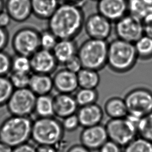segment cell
I'll use <instances>...</instances> for the list:
<instances>
[{"instance_id":"41","label":"cell","mask_w":152,"mask_h":152,"mask_svg":"<svg viewBox=\"0 0 152 152\" xmlns=\"http://www.w3.org/2000/svg\"><path fill=\"white\" fill-rule=\"evenodd\" d=\"M12 152H37V148L28 142L14 148Z\"/></svg>"},{"instance_id":"26","label":"cell","mask_w":152,"mask_h":152,"mask_svg":"<svg viewBox=\"0 0 152 152\" xmlns=\"http://www.w3.org/2000/svg\"><path fill=\"white\" fill-rule=\"evenodd\" d=\"M79 107L97 103L99 94L97 89L80 88L74 95Z\"/></svg>"},{"instance_id":"45","label":"cell","mask_w":152,"mask_h":152,"mask_svg":"<svg viewBox=\"0 0 152 152\" xmlns=\"http://www.w3.org/2000/svg\"><path fill=\"white\" fill-rule=\"evenodd\" d=\"M61 3H69V4H75L82 6L85 0H60Z\"/></svg>"},{"instance_id":"39","label":"cell","mask_w":152,"mask_h":152,"mask_svg":"<svg viewBox=\"0 0 152 152\" xmlns=\"http://www.w3.org/2000/svg\"><path fill=\"white\" fill-rule=\"evenodd\" d=\"M12 19L10 15L6 10H2L0 12V28L3 29H6L10 25Z\"/></svg>"},{"instance_id":"10","label":"cell","mask_w":152,"mask_h":152,"mask_svg":"<svg viewBox=\"0 0 152 152\" xmlns=\"http://www.w3.org/2000/svg\"><path fill=\"white\" fill-rule=\"evenodd\" d=\"M115 23L114 31L118 39L134 44L144 35L142 21L129 14Z\"/></svg>"},{"instance_id":"8","label":"cell","mask_w":152,"mask_h":152,"mask_svg":"<svg viewBox=\"0 0 152 152\" xmlns=\"http://www.w3.org/2000/svg\"><path fill=\"white\" fill-rule=\"evenodd\" d=\"M128 115L137 119L152 111V93L145 88H137L130 91L124 99Z\"/></svg>"},{"instance_id":"30","label":"cell","mask_w":152,"mask_h":152,"mask_svg":"<svg viewBox=\"0 0 152 152\" xmlns=\"http://www.w3.org/2000/svg\"><path fill=\"white\" fill-rule=\"evenodd\" d=\"M12 72L30 74L32 72L30 58L16 54L12 58Z\"/></svg>"},{"instance_id":"14","label":"cell","mask_w":152,"mask_h":152,"mask_svg":"<svg viewBox=\"0 0 152 152\" xmlns=\"http://www.w3.org/2000/svg\"><path fill=\"white\" fill-rule=\"evenodd\" d=\"M97 12L115 23L128 14V0H100L97 2Z\"/></svg>"},{"instance_id":"43","label":"cell","mask_w":152,"mask_h":152,"mask_svg":"<svg viewBox=\"0 0 152 152\" xmlns=\"http://www.w3.org/2000/svg\"><path fill=\"white\" fill-rule=\"evenodd\" d=\"M37 152H58V150L55 146L41 145L37 146Z\"/></svg>"},{"instance_id":"1","label":"cell","mask_w":152,"mask_h":152,"mask_svg":"<svg viewBox=\"0 0 152 152\" xmlns=\"http://www.w3.org/2000/svg\"><path fill=\"white\" fill-rule=\"evenodd\" d=\"M82 7L60 3L48 20V28L59 39H75L84 28L85 21Z\"/></svg>"},{"instance_id":"2","label":"cell","mask_w":152,"mask_h":152,"mask_svg":"<svg viewBox=\"0 0 152 152\" xmlns=\"http://www.w3.org/2000/svg\"><path fill=\"white\" fill-rule=\"evenodd\" d=\"M33 121L30 117L12 115L0 126V141L13 148L28 143L31 139Z\"/></svg>"},{"instance_id":"31","label":"cell","mask_w":152,"mask_h":152,"mask_svg":"<svg viewBox=\"0 0 152 152\" xmlns=\"http://www.w3.org/2000/svg\"><path fill=\"white\" fill-rule=\"evenodd\" d=\"M15 89L7 76H0V107L7 103Z\"/></svg>"},{"instance_id":"24","label":"cell","mask_w":152,"mask_h":152,"mask_svg":"<svg viewBox=\"0 0 152 152\" xmlns=\"http://www.w3.org/2000/svg\"><path fill=\"white\" fill-rule=\"evenodd\" d=\"M34 113L39 118L55 117L53 97L50 94L37 97Z\"/></svg>"},{"instance_id":"4","label":"cell","mask_w":152,"mask_h":152,"mask_svg":"<svg viewBox=\"0 0 152 152\" xmlns=\"http://www.w3.org/2000/svg\"><path fill=\"white\" fill-rule=\"evenodd\" d=\"M64 130L55 117L39 118L33 121L31 139L37 145L56 146L63 140Z\"/></svg>"},{"instance_id":"16","label":"cell","mask_w":152,"mask_h":152,"mask_svg":"<svg viewBox=\"0 0 152 152\" xmlns=\"http://www.w3.org/2000/svg\"><path fill=\"white\" fill-rule=\"evenodd\" d=\"M76 115L80 126L84 128L101 124L104 117V111L100 105L95 103L79 107Z\"/></svg>"},{"instance_id":"32","label":"cell","mask_w":152,"mask_h":152,"mask_svg":"<svg viewBox=\"0 0 152 152\" xmlns=\"http://www.w3.org/2000/svg\"><path fill=\"white\" fill-rule=\"evenodd\" d=\"M59 39L50 29H44L40 32L41 49L52 51Z\"/></svg>"},{"instance_id":"12","label":"cell","mask_w":152,"mask_h":152,"mask_svg":"<svg viewBox=\"0 0 152 152\" xmlns=\"http://www.w3.org/2000/svg\"><path fill=\"white\" fill-rule=\"evenodd\" d=\"M33 73L50 75L55 72L59 65L53 52L40 49L30 57Z\"/></svg>"},{"instance_id":"46","label":"cell","mask_w":152,"mask_h":152,"mask_svg":"<svg viewBox=\"0 0 152 152\" xmlns=\"http://www.w3.org/2000/svg\"><path fill=\"white\" fill-rule=\"evenodd\" d=\"M5 1L0 0V12L5 9Z\"/></svg>"},{"instance_id":"35","label":"cell","mask_w":152,"mask_h":152,"mask_svg":"<svg viewBox=\"0 0 152 152\" xmlns=\"http://www.w3.org/2000/svg\"><path fill=\"white\" fill-rule=\"evenodd\" d=\"M61 122L64 131H74L80 126V121L76 114L62 119Z\"/></svg>"},{"instance_id":"15","label":"cell","mask_w":152,"mask_h":152,"mask_svg":"<svg viewBox=\"0 0 152 152\" xmlns=\"http://www.w3.org/2000/svg\"><path fill=\"white\" fill-rule=\"evenodd\" d=\"M53 79V87L58 93L72 94L76 92L79 88L77 74L66 68L58 70Z\"/></svg>"},{"instance_id":"27","label":"cell","mask_w":152,"mask_h":152,"mask_svg":"<svg viewBox=\"0 0 152 152\" xmlns=\"http://www.w3.org/2000/svg\"><path fill=\"white\" fill-rule=\"evenodd\" d=\"M138 58L150 60L152 58V38L143 35L134 43Z\"/></svg>"},{"instance_id":"42","label":"cell","mask_w":152,"mask_h":152,"mask_svg":"<svg viewBox=\"0 0 152 152\" xmlns=\"http://www.w3.org/2000/svg\"><path fill=\"white\" fill-rule=\"evenodd\" d=\"M66 152H91L82 144H75L71 146Z\"/></svg>"},{"instance_id":"21","label":"cell","mask_w":152,"mask_h":152,"mask_svg":"<svg viewBox=\"0 0 152 152\" xmlns=\"http://www.w3.org/2000/svg\"><path fill=\"white\" fill-rule=\"evenodd\" d=\"M32 13L42 20H48L60 4V0H31Z\"/></svg>"},{"instance_id":"11","label":"cell","mask_w":152,"mask_h":152,"mask_svg":"<svg viewBox=\"0 0 152 152\" xmlns=\"http://www.w3.org/2000/svg\"><path fill=\"white\" fill-rule=\"evenodd\" d=\"M84 28L89 38L107 41L112 31V22L96 13L85 19Z\"/></svg>"},{"instance_id":"17","label":"cell","mask_w":152,"mask_h":152,"mask_svg":"<svg viewBox=\"0 0 152 152\" xmlns=\"http://www.w3.org/2000/svg\"><path fill=\"white\" fill-rule=\"evenodd\" d=\"M5 10L18 23L27 21L33 14L31 0H6Z\"/></svg>"},{"instance_id":"25","label":"cell","mask_w":152,"mask_h":152,"mask_svg":"<svg viewBox=\"0 0 152 152\" xmlns=\"http://www.w3.org/2000/svg\"><path fill=\"white\" fill-rule=\"evenodd\" d=\"M128 14L142 21L152 13V5L144 0H128Z\"/></svg>"},{"instance_id":"22","label":"cell","mask_w":152,"mask_h":152,"mask_svg":"<svg viewBox=\"0 0 152 152\" xmlns=\"http://www.w3.org/2000/svg\"><path fill=\"white\" fill-rule=\"evenodd\" d=\"M103 111L110 119L123 118L127 117L128 114L125 101L119 97H112L107 99Z\"/></svg>"},{"instance_id":"47","label":"cell","mask_w":152,"mask_h":152,"mask_svg":"<svg viewBox=\"0 0 152 152\" xmlns=\"http://www.w3.org/2000/svg\"><path fill=\"white\" fill-rule=\"evenodd\" d=\"M148 4L152 5V0H144Z\"/></svg>"},{"instance_id":"3","label":"cell","mask_w":152,"mask_h":152,"mask_svg":"<svg viewBox=\"0 0 152 152\" xmlns=\"http://www.w3.org/2000/svg\"><path fill=\"white\" fill-rule=\"evenodd\" d=\"M138 59L134 43L118 38L109 42L107 65L113 72H127L134 67Z\"/></svg>"},{"instance_id":"7","label":"cell","mask_w":152,"mask_h":152,"mask_svg":"<svg viewBox=\"0 0 152 152\" xmlns=\"http://www.w3.org/2000/svg\"><path fill=\"white\" fill-rule=\"evenodd\" d=\"M12 45L16 54L30 58L41 49L40 32L33 27L21 28L13 35Z\"/></svg>"},{"instance_id":"36","label":"cell","mask_w":152,"mask_h":152,"mask_svg":"<svg viewBox=\"0 0 152 152\" xmlns=\"http://www.w3.org/2000/svg\"><path fill=\"white\" fill-rule=\"evenodd\" d=\"M64 68L70 72L77 74L83 68L82 63L77 55L71 58L64 64Z\"/></svg>"},{"instance_id":"34","label":"cell","mask_w":152,"mask_h":152,"mask_svg":"<svg viewBox=\"0 0 152 152\" xmlns=\"http://www.w3.org/2000/svg\"><path fill=\"white\" fill-rule=\"evenodd\" d=\"M12 58L6 52L0 51V76H7L12 72Z\"/></svg>"},{"instance_id":"6","label":"cell","mask_w":152,"mask_h":152,"mask_svg":"<svg viewBox=\"0 0 152 152\" xmlns=\"http://www.w3.org/2000/svg\"><path fill=\"white\" fill-rule=\"evenodd\" d=\"M139 120L127 116L118 119H110L105 125L109 140L125 147L136 138Z\"/></svg>"},{"instance_id":"9","label":"cell","mask_w":152,"mask_h":152,"mask_svg":"<svg viewBox=\"0 0 152 152\" xmlns=\"http://www.w3.org/2000/svg\"><path fill=\"white\" fill-rule=\"evenodd\" d=\"M37 96L29 88L15 89L6 104L12 115L30 117L34 111Z\"/></svg>"},{"instance_id":"33","label":"cell","mask_w":152,"mask_h":152,"mask_svg":"<svg viewBox=\"0 0 152 152\" xmlns=\"http://www.w3.org/2000/svg\"><path fill=\"white\" fill-rule=\"evenodd\" d=\"M30 76V74L12 72L8 78L15 89H20L29 88Z\"/></svg>"},{"instance_id":"38","label":"cell","mask_w":152,"mask_h":152,"mask_svg":"<svg viewBox=\"0 0 152 152\" xmlns=\"http://www.w3.org/2000/svg\"><path fill=\"white\" fill-rule=\"evenodd\" d=\"M144 35L152 38V13L142 21Z\"/></svg>"},{"instance_id":"13","label":"cell","mask_w":152,"mask_h":152,"mask_svg":"<svg viewBox=\"0 0 152 152\" xmlns=\"http://www.w3.org/2000/svg\"><path fill=\"white\" fill-rule=\"evenodd\" d=\"M80 139V144L92 151L99 150L109 138L105 126L100 124L83 128Z\"/></svg>"},{"instance_id":"29","label":"cell","mask_w":152,"mask_h":152,"mask_svg":"<svg viewBox=\"0 0 152 152\" xmlns=\"http://www.w3.org/2000/svg\"><path fill=\"white\" fill-rule=\"evenodd\" d=\"M123 152H152V142L144 138H135L124 147Z\"/></svg>"},{"instance_id":"37","label":"cell","mask_w":152,"mask_h":152,"mask_svg":"<svg viewBox=\"0 0 152 152\" xmlns=\"http://www.w3.org/2000/svg\"><path fill=\"white\" fill-rule=\"evenodd\" d=\"M121 146L108 140L99 148V152H123Z\"/></svg>"},{"instance_id":"20","label":"cell","mask_w":152,"mask_h":152,"mask_svg":"<svg viewBox=\"0 0 152 152\" xmlns=\"http://www.w3.org/2000/svg\"><path fill=\"white\" fill-rule=\"evenodd\" d=\"M29 88L37 97L50 94L54 89L53 77L50 75L33 73L30 76Z\"/></svg>"},{"instance_id":"40","label":"cell","mask_w":152,"mask_h":152,"mask_svg":"<svg viewBox=\"0 0 152 152\" xmlns=\"http://www.w3.org/2000/svg\"><path fill=\"white\" fill-rule=\"evenodd\" d=\"M9 42V34L6 29L0 28V51L6 48Z\"/></svg>"},{"instance_id":"44","label":"cell","mask_w":152,"mask_h":152,"mask_svg":"<svg viewBox=\"0 0 152 152\" xmlns=\"http://www.w3.org/2000/svg\"><path fill=\"white\" fill-rule=\"evenodd\" d=\"M13 148L4 142L0 141V152H12Z\"/></svg>"},{"instance_id":"23","label":"cell","mask_w":152,"mask_h":152,"mask_svg":"<svg viewBox=\"0 0 152 152\" xmlns=\"http://www.w3.org/2000/svg\"><path fill=\"white\" fill-rule=\"evenodd\" d=\"M80 88L96 89L100 82L98 71L83 68L77 74Z\"/></svg>"},{"instance_id":"19","label":"cell","mask_w":152,"mask_h":152,"mask_svg":"<svg viewBox=\"0 0 152 152\" xmlns=\"http://www.w3.org/2000/svg\"><path fill=\"white\" fill-rule=\"evenodd\" d=\"M78 47L75 39H59L53 50L59 64H64L77 55Z\"/></svg>"},{"instance_id":"48","label":"cell","mask_w":152,"mask_h":152,"mask_svg":"<svg viewBox=\"0 0 152 152\" xmlns=\"http://www.w3.org/2000/svg\"><path fill=\"white\" fill-rule=\"evenodd\" d=\"M91 1H97V2H98L100 0H91Z\"/></svg>"},{"instance_id":"18","label":"cell","mask_w":152,"mask_h":152,"mask_svg":"<svg viewBox=\"0 0 152 152\" xmlns=\"http://www.w3.org/2000/svg\"><path fill=\"white\" fill-rule=\"evenodd\" d=\"M55 116L60 119L74 115L79 108L75 97L71 94L58 93L53 97Z\"/></svg>"},{"instance_id":"5","label":"cell","mask_w":152,"mask_h":152,"mask_svg":"<svg viewBox=\"0 0 152 152\" xmlns=\"http://www.w3.org/2000/svg\"><path fill=\"white\" fill-rule=\"evenodd\" d=\"M109 43L106 40L89 38L78 47L77 55L83 68L102 70L107 65Z\"/></svg>"},{"instance_id":"28","label":"cell","mask_w":152,"mask_h":152,"mask_svg":"<svg viewBox=\"0 0 152 152\" xmlns=\"http://www.w3.org/2000/svg\"><path fill=\"white\" fill-rule=\"evenodd\" d=\"M137 131L140 137L152 142V111L139 120Z\"/></svg>"}]
</instances>
